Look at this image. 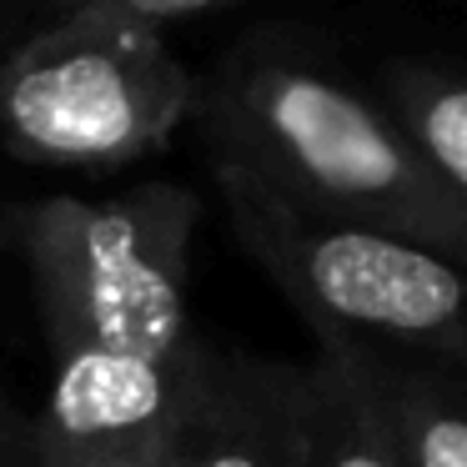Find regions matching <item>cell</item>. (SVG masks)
<instances>
[{"instance_id":"6da1fadb","label":"cell","mask_w":467,"mask_h":467,"mask_svg":"<svg viewBox=\"0 0 467 467\" xmlns=\"http://www.w3.org/2000/svg\"><path fill=\"white\" fill-rule=\"evenodd\" d=\"M202 196L136 182L111 196H31L0 212L46 342L26 467H156L212 337L192 322Z\"/></svg>"},{"instance_id":"7a4b0ae2","label":"cell","mask_w":467,"mask_h":467,"mask_svg":"<svg viewBox=\"0 0 467 467\" xmlns=\"http://www.w3.org/2000/svg\"><path fill=\"white\" fill-rule=\"evenodd\" d=\"M192 126L212 171L242 176L306 216L467 262V206L372 86L302 26H246L196 76Z\"/></svg>"},{"instance_id":"3957f363","label":"cell","mask_w":467,"mask_h":467,"mask_svg":"<svg viewBox=\"0 0 467 467\" xmlns=\"http://www.w3.org/2000/svg\"><path fill=\"white\" fill-rule=\"evenodd\" d=\"M196 71L111 11L41 16L0 51V151L51 176H116L192 126Z\"/></svg>"},{"instance_id":"277c9868","label":"cell","mask_w":467,"mask_h":467,"mask_svg":"<svg viewBox=\"0 0 467 467\" xmlns=\"http://www.w3.org/2000/svg\"><path fill=\"white\" fill-rule=\"evenodd\" d=\"M212 182L236 246L306 322L317 347L467 372V262L306 216L232 171H212Z\"/></svg>"},{"instance_id":"5b68a950","label":"cell","mask_w":467,"mask_h":467,"mask_svg":"<svg viewBox=\"0 0 467 467\" xmlns=\"http://www.w3.org/2000/svg\"><path fill=\"white\" fill-rule=\"evenodd\" d=\"M156 467H286V362L212 347Z\"/></svg>"},{"instance_id":"8992f818","label":"cell","mask_w":467,"mask_h":467,"mask_svg":"<svg viewBox=\"0 0 467 467\" xmlns=\"http://www.w3.org/2000/svg\"><path fill=\"white\" fill-rule=\"evenodd\" d=\"M286 467H402L382 407L337 347L286 362Z\"/></svg>"},{"instance_id":"52a82bcc","label":"cell","mask_w":467,"mask_h":467,"mask_svg":"<svg viewBox=\"0 0 467 467\" xmlns=\"http://www.w3.org/2000/svg\"><path fill=\"white\" fill-rule=\"evenodd\" d=\"M357 362L387 417L402 467H467V372L337 347Z\"/></svg>"},{"instance_id":"ba28073f","label":"cell","mask_w":467,"mask_h":467,"mask_svg":"<svg viewBox=\"0 0 467 467\" xmlns=\"http://www.w3.org/2000/svg\"><path fill=\"white\" fill-rule=\"evenodd\" d=\"M377 101L402 121L447 192L467 206V71L447 61L397 56L377 76Z\"/></svg>"},{"instance_id":"9c48e42d","label":"cell","mask_w":467,"mask_h":467,"mask_svg":"<svg viewBox=\"0 0 467 467\" xmlns=\"http://www.w3.org/2000/svg\"><path fill=\"white\" fill-rule=\"evenodd\" d=\"M21 5L31 11V21H41V16H66V11H111V16H126V21L171 31V26L196 21V16L232 11L242 0H21Z\"/></svg>"},{"instance_id":"30bf717a","label":"cell","mask_w":467,"mask_h":467,"mask_svg":"<svg viewBox=\"0 0 467 467\" xmlns=\"http://www.w3.org/2000/svg\"><path fill=\"white\" fill-rule=\"evenodd\" d=\"M26 447H31V412L0 382V467H26Z\"/></svg>"},{"instance_id":"8fae6325","label":"cell","mask_w":467,"mask_h":467,"mask_svg":"<svg viewBox=\"0 0 467 467\" xmlns=\"http://www.w3.org/2000/svg\"><path fill=\"white\" fill-rule=\"evenodd\" d=\"M26 26H31V11H26L21 0H0V51H5Z\"/></svg>"}]
</instances>
